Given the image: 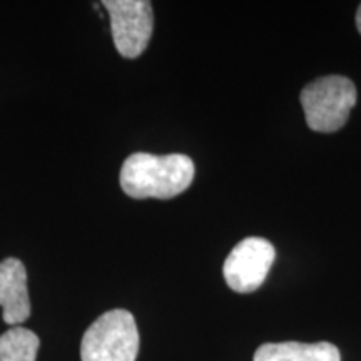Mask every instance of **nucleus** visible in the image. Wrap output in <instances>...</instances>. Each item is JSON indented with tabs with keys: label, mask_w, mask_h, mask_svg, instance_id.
Returning a JSON list of instances; mask_svg holds the SVG:
<instances>
[{
	"label": "nucleus",
	"mask_w": 361,
	"mask_h": 361,
	"mask_svg": "<svg viewBox=\"0 0 361 361\" xmlns=\"http://www.w3.org/2000/svg\"><path fill=\"white\" fill-rule=\"evenodd\" d=\"M40 340L32 329L12 326L0 335V361H35Z\"/></svg>",
	"instance_id": "6e6552de"
},
{
	"label": "nucleus",
	"mask_w": 361,
	"mask_h": 361,
	"mask_svg": "<svg viewBox=\"0 0 361 361\" xmlns=\"http://www.w3.org/2000/svg\"><path fill=\"white\" fill-rule=\"evenodd\" d=\"M274 258L276 251L268 239H243L224 261L223 274L226 283L236 293L256 291L268 276Z\"/></svg>",
	"instance_id": "39448f33"
},
{
	"label": "nucleus",
	"mask_w": 361,
	"mask_h": 361,
	"mask_svg": "<svg viewBox=\"0 0 361 361\" xmlns=\"http://www.w3.org/2000/svg\"><path fill=\"white\" fill-rule=\"evenodd\" d=\"M252 361H341V355L340 350L328 341H284L259 346Z\"/></svg>",
	"instance_id": "0eeeda50"
},
{
	"label": "nucleus",
	"mask_w": 361,
	"mask_h": 361,
	"mask_svg": "<svg viewBox=\"0 0 361 361\" xmlns=\"http://www.w3.org/2000/svg\"><path fill=\"white\" fill-rule=\"evenodd\" d=\"M356 27H358L360 34H361V4L358 7V12H356Z\"/></svg>",
	"instance_id": "1a4fd4ad"
},
{
	"label": "nucleus",
	"mask_w": 361,
	"mask_h": 361,
	"mask_svg": "<svg viewBox=\"0 0 361 361\" xmlns=\"http://www.w3.org/2000/svg\"><path fill=\"white\" fill-rule=\"evenodd\" d=\"M102 6L111 17L116 51L126 59L141 56L154 30L152 4L147 0H106Z\"/></svg>",
	"instance_id": "20e7f679"
},
{
	"label": "nucleus",
	"mask_w": 361,
	"mask_h": 361,
	"mask_svg": "<svg viewBox=\"0 0 361 361\" xmlns=\"http://www.w3.org/2000/svg\"><path fill=\"white\" fill-rule=\"evenodd\" d=\"M0 306L8 326H20L30 316V298L27 290V271L20 259L0 261Z\"/></svg>",
	"instance_id": "423d86ee"
},
{
	"label": "nucleus",
	"mask_w": 361,
	"mask_h": 361,
	"mask_svg": "<svg viewBox=\"0 0 361 361\" xmlns=\"http://www.w3.org/2000/svg\"><path fill=\"white\" fill-rule=\"evenodd\" d=\"M194 162L186 154L156 156L134 152L121 169V188L133 200H171L191 186Z\"/></svg>",
	"instance_id": "f257e3e1"
},
{
	"label": "nucleus",
	"mask_w": 361,
	"mask_h": 361,
	"mask_svg": "<svg viewBox=\"0 0 361 361\" xmlns=\"http://www.w3.org/2000/svg\"><path fill=\"white\" fill-rule=\"evenodd\" d=\"M137 353V324L126 310H112L99 316L85 329L80 343L82 361H135Z\"/></svg>",
	"instance_id": "f03ea898"
},
{
	"label": "nucleus",
	"mask_w": 361,
	"mask_h": 361,
	"mask_svg": "<svg viewBox=\"0 0 361 361\" xmlns=\"http://www.w3.org/2000/svg\"><path fill=\"white\" fill-rule=\"evenodd\" d=\"M306 124L316 133H335L348 121L356 104L353 80L343 75H326L301 90Z\"/></svg>",
	"instance_id": "7ed1b4c3"
}]
</instances>
